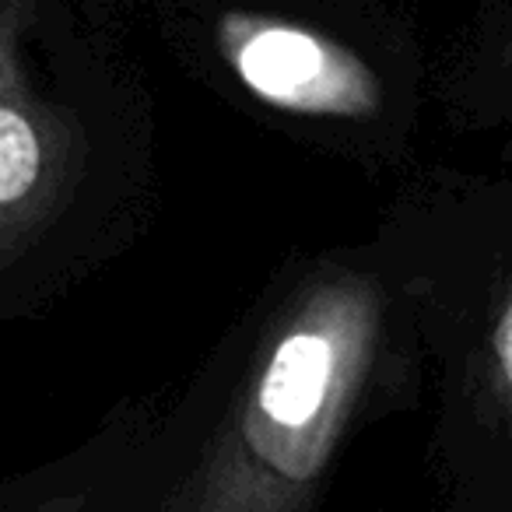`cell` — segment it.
Segmentation results:
<instances>
[{
    "label": "cell",
    "mask_w": 512,
    "mask_h": 512,
    "mask_svg": "<svg viewBox=\"0 0 512 512\" xmlns=\"http://www.w3.org/2000/svg\"><path fill=\"white\" fill-rule=\"evenodd\" d=\"M218 50L249 95L285 113L362 120L383 106L376 71L306 25L228 11L218 22Z\"/></svg>",
    "instance_id": "7a4b0ae2"
},
{
    "label": "cell",
    "mask_w": 512,
    "mask_h": 512,
    "mask_svg": "<svg viewBox=\"0 0 512 512\" xmlns=\"http://www.w3.org/2000/svg\"><path fill=\"white\" fill-rule=\"evenodd\" d=\"M491 358H495L498 393H502L505 404L512 407V295H509V302H505L502 316H498L495 334H491Z\"/></svg>",
    "instance_id": "277c9868"
},
{
    "label": "cell",
    "mask_w": 512,
    "mask_h": 512,
    "mask_svg": "<svg viewBox=\"0 0 512 512\" xmlns=\"http://www.w3.org/2000/svg\"><path fill=\"white\" fill-rule=\"evenodd\" d=\"M22 18V0H0V256L50 218L71 162L64 127L25 81Z\"/></svg>",
    "instance_id": "3957f363"
},
{
    "label": "cell",
    "mask_w": 512,
    "mask_h": 512,
    "mask_svg": "<svg viewBox=\"0 0 512 512\" xmlns=\"http://www.w3.org/2000/svg\"><path fill=\"white\" fill-rule=\"evenodd\" d=\"M379 323L365 278L337 271L302 292L179 512H306L362 397Z\"/></svg>",
    "instance_id": "6da1fadb"
},
{
    "label": "cell",
    "mask_w": 512,
    "mask_h": 512,
    "mask_svg": "<svg viewBox=\"0 0 512 512\" xmlns=\"http://www.w3.org/2000/svg\"><path fill=\"white\" fill-rule=\"evenodd\" d=\"M39 512H71V509H64V505H46V509H39Z\"/></svg>",
    "instance_id": "5b68a950"
}]
</instances>
